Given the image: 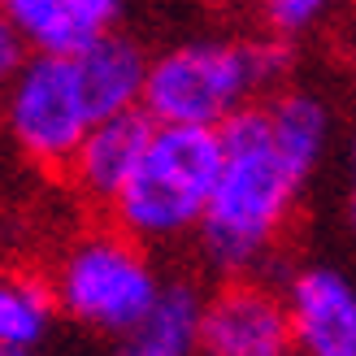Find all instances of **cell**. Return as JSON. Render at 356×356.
Listing matches in <instances>:
<instances>
[{
  "label": "cell",
  "instance_id": "1",
  "mask_svg": "<svg viewBox=\"0 0 356 356\" xmlns=\"http://www.w3.org/2000/svg\"><path fill=\"white\" fill-rule=\"evenodd\" d=\"M218 144L222 165L195 243L213 274L239 282L257 278V270L270 261L278 235L291 222L300 191H305V178L274 148L261 104L230 118L218 131Z\"/></svg>",
  "mask_w": 356,
  "mask_h": 356
},
{
  "label": "cell",
  "instance_id": "2",
  "mask_svg": "<svg viewBox=\"0 0 356 356\" xmlns=\"http://www.w3.org/2000/svg\"><path fill=\"white\" fill-rule=\"evenodd\" d=\"M287 70L291 44L270 35H191L152 57L144 113L152 127L222 131Z\"/></svg>",
  "mask_w": 356,
  "mask_h": 356
},
{
  "label": "cell",
  "instance_id": "3",
  "mask_svg": "<svg viewBox=\"0 0 356 356\" xmlns=\"http://www.w3.org/2000/svg\"><path fill=\"white\" fill-rule=\"evenodd\" d=\"M161 287L165 278L148 248L127 239L118 226L74 235L57 252L48 278L52 309L104 339H127L152 313Z\"/></svg>",
  "mask_w": 356,
  "mask_h": 356
},
{
  "label": "cell",
  "instance_id": "4",
  "mask_svg": "<svg viewBox=\"0 0 356 356\" xmlns=\"http://www.w3.org/2000/svg\"><path fill=\"white\" fill-rule=\"evenodd\" d=\"M218 165H222L218 131L156 127L139 170L113 200L118 230L144 248L200 235L213 183H218Z\"/></svg>",
  "mask_w": 356,
  "mask_h": 356
},
{
  "label": "cell",
  "instance_id": "5",
  "mask_svg": "<svg viewBox=\"0 0 356 356\" xmlns=\"http://www.w3.org/2000/svg\"><path fill=\"white\" fill-rule=\"evenodd\" d=\"M0 122L13 148L44 170H70L79 144L96 127L83 100L74 61L31 57L13 87L0 96Z\"/></svg>",
  "mask_w": 356,
  "mask_h": 356
},
{
  "label": "cell",
  "instance_id": "6",
  "mask_svg": "<svg viewBox=\"0 0 356 356\" xmlns=\"http://www.w3.org/2000/svg\"><path fill=\"white\" fill-rule=\"evenodd\" d=\"M287 305L261 278L222 282L213 296H204L200 356H287Z\"/></svg>",
  "mask_w": 356,
  "mask_h": 356
},
{
  "label": "cell",
  "instance_id": "7",
  "mask_svg": "<svg viewBox=\"0 0 356 356\" xmlns=\"http://www.w3.org/2000/svg\"><path fill=\"white\" fill-rule=\"evenodd\" d=\"M291 343L305 356H356V282L334 265H300L282 287Z\"/></svg>",
  "mask_w": 356,
  "mask_h": 356
},
{
  "label": "cell",
  "instance_id": "8",
  "mask_svg": "<svg viewBox=\"0 0 356 356\" xmlns=\"http://www.w3.org/2000/svg\"><path fill=\"white\" fill-rule=\"evenodd\" d=\"M5 13L26 40L31 57L57 61H74L87 48H96L104 35L122 31L118 0H9Z\"/></svg>",
  "mask_w": 356,
  "mask_h": 356
},
{
  "label": "cell",
  "instance_id": "9",
  "mask_svg": "<svg viewBox=\"0 0 356 356\" xmlns=\"http://www.w3.org/2000/svg\"><path fill=\"white\" fill-rule=\"evenodd\" d=\"M152 118L139 109V113H122L109 122H96L87 139L79 144L74 161H70V183L79 187V195H87L92 204H109L122 195V187L131 183V174L139 170L148 152V139H152Z\"/></svg>",
  "mask_w": 356,
  "mask_h": 356
},
{
  "label": "cell",
  "instance_id": "10",
  "mask_svg": "<svg viewBox=\"0 0 356 356\" xmlns=\"http://www.w3.org/2000/svg\"><path fill=\"white\" fill-rule=\"evenodd\" d=\"M148 65L152 57L144 44L127 31L104 35L96 48H87L83 57H74L79 83H83V100L92 122H109L122 113H139L144 109V87H148Z\"/></svg>",
  "mask_w": 356,
  "mask_h": 356
},
{
  "label": "cell",
  "instance_id": "11",
  "mask_svg": "<svg viewBox=\"0 0 356 356\" xmlns=\"http://www.w3.org/2000/svg\"><path fill=\"white\" fill-rule=\"evenodd\" d=\"M200 313L204 296L187 278H165L152 313L127 339H118L113 356H200Z\"/></svg>",
  "mask_w": 356,
  "mask_h": 356
},
{
  "label": "cell",
  "instance_id": "12",
  "mask_svg": "<svg viewBox=\"0 0 356 356\" xmlns=\"http://www.w3.org/2000/svg\"><path fill=\"white\" fill-rule=\"evenodd\" d=\"M261 109H265L270 139H274V148L282 152V161L309 183V174L322 165V156L330 152V135H334L330 104L317 92L287 87V92H278L270 104H261Z\"/></svg>",
  "mask_w": 356,
  "mask_h": 356
},
{
  "label": "cell",
  "instance_id": "13",
  "mask_svg": "<svg viewBox=\"0 0 356 356\" xmlns=\"http://www.w3.org/2000/svg\"><path fill=\"white\" fill-rule=\"evenodd\" d=\"M52 296L48 282L26 270H0V348L35 352L52 334Z\"/></svg>",
  "mask_w": 356,
  "mask_h": 356
},
{
  "label": "cell",
  "instance_id": "14",
  "mask_svg": "<svg viewBox=\"0 0 356 356\" xmlns=\"http://www.w3.org/2000/svg\"><path fill=\"white\" fill-rule=\"evenodd\" d=\"M322 17H326L322 0H270L261 9V22L270 31V40H278V44H296L300 35L322 26Z\"/></svg>",
  "mask_w": 356,
  "mask_h": 356
},
{
  "label": "cell",
  "instance_id": "15",
  "mask_svg": "<svg viewBox=\"0 0 356 356\" xmlns=\"http://www.w3.org/2000/svg\"><path fill=\"white\" fill-rule=\"evenodd\" d=\"M31 61V52H26V40L17 35L13 26V17L5 13V5H0V96L13 87V79L22 74V65Z\"/></svg>",
  "mask_w": 356,
  "mask_h": 356
},
{
  "label": "cell",
  "instance_id": "16",
  "mask_svg": "<svg viewBox=\"0 0 356 356\" xmlns=\"http://www.w3.org/2000/svg\"><path fill=\"white\" fill-rule=\"evenodd\" d=\"M348 226L356 230V139H352V152H348Z\"/></svg>",
  "mask_w": 356,
  "mask_h": 356
},
{
  "label": "cell",
  "instance_id": "17",
  "mask_svg": "<svg viewBox=\"0 0 356 356\" xmlns=\"http://www.w3.org/2000/svg\"><path fill=\"white\" fill-rule=\"evenodd\" d=\"M0 356H35V352H22V348H0Z\"/></svg>",
  "mask_w": 356,
  "mask_h": 356
}]
</instances>
